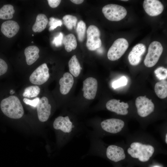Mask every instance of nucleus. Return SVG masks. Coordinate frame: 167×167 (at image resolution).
<instances>
[{
  "instance_id": "obj_17",
  "label": "nucleus",
  "mask_w": 167,
  "mask_h": 167,
  "mask_svg": "<svg viewBox=\"0 0 167 167\" xmlns=\"http://www.w3.org/2000/svg\"><path fill=\"white\" fill-rule=\"evenodd\" d=\"M19 29V26L17 22L13 20H7L2 24L1 29L5 36L10 38L17 33Z\"/></svg>"
},
{
  "instance_id": "obj_24",
  "label": "nucleus",
  "mask_w": 167,
  "mask_h": 167,
  "mask_svg": "<svg viewBox=\"0 0 167 167\" xmlns=\"http://www.w3.org/2000/svg\"><path fill=\"white\" fill-rule=\"evenodd\" d=\"M15 12L13 6L11 4L4 5L0 9V19H12Z\"/></svg>"
},
{
  "instance_id": "obj_34",
  "label": "nucleus",
  "mask_w": 167,
  "mask_h": 167,
  "mask_svg": "<svg viewBox=\"0 0 167 167\" xmlns=\"http://www.w3.org/2000/svg\"><path fill=\"white\" fill-rule=\"evenodd\" d=\"M47 1L50 7L55 8L59 6L61 1L60 0H48Z\"/></svg>"
},
{
  "instance_id": "obj_7",
  "label": "nucleus",
  "mask_w": 167,
  "mask_h": 167,
  "mask_svg": "<svg viewBox=\"0 0 167 167\" xmlns=\"http://www.w3.org/2000/svg\"><path fill=\"white\" fill-rule=\"evenodd\" d=\"M135 104L137 113L142 117H146L152 112L154 105L152 100L145 96H139L135 100Z\"/></svg>"
},
{
  "instance_id": "obj_35",
  "label": "nucleus",
  "mask_w": 167,
  "mask_h": 167,
  "mask_svg": "<svg viewBox=\"0 0 167 167\" xmlns=\"http://www.w3.org/2000/svg\"><path fill=\"white\" fill-rule=\"evenodd\" d=\"M71 1L73 3L77 4H79L82 3L84 1L83 0H71Z\"/></svg>"
},
{
  "instance_id": "obj_30",
  "label": "nucleus",
  "mask_w": 167,
  "mask_h": 167,
  "mask_svg": "<svg viewBox=\"0 0 167 167\" xmlns=\"http://www.w3.org/2000/svg\"><path fill=\"white\" fill-rule=\"evenodd\" d=\"M62 24L61 20L51 17L49 18V25L50 26L49 30L51 31L54 30L58 26H61Z\"/></svg>"
},
{
  "instance_id": "obj_23",
  "label": "nucleus",
  "mask_w": 167,
  "mask_h": 167,
  "mask_svg": "<svg viewBox=\"0 0 167 167\" xmlns=\"http://www.w3.org/2000/svg\"><path fill=\"white\" fill-rule=\"evenodd\" d=\"M155 92L158 97L164 99L167 96V82L161 80L156 83L155 86Z\"/></svg>"
},
{
  "instance_id": "obj_12",
  "label": "nucleus",
  "mask_w": 167,
  "mask_h": 167,
  "mask_svg": "<svg viewBox=\"0 0 167 167\" xmlns=\"http://www.w3.org/2000/svg\"><path fill=\"white\" fill-rule=\"evenodd\" d=\"M143 5L146 12L151 16L160 15L164 9L163 4L157 0H144Z\"/></svg>"
},
{
  "instance_id": "obj_14",
  "label": "nucleus",
  "mask_w": 167,
  "mask_h": 167,
  "mask_svg": "<svg viewBox=\"0 0 167 167\" xmlns=\"http://www.w3.org/2000/svg\"><path fill=\"white\" fill-rule=\"evenodd\" d=\"M146 50V47L143 44H138L135 45L128 55V59L130 64L133 66L138 65Z\"/></svg>"
},
{
  "instance_id": "obj_5",
  "label": "nucleus",
  "mask_w": 167,
  "mask_h": 167,
  "mask_svg": "<svg viewBox=\"0 0 167 167\" xmlns=\"http://www.w3.org/2000/svg\"><path fill=\"white\" fill-rule=\"evenodd\" d=\"M128 46V43L125 39L122 38L117 39L108 50V58L113 61L118 59L124 54Z\"/></svg>"
},
{
  "instance_id": "obj_21",
  "label": "nucleus",
  "mask_w": 167,
  "mask_h": 167,
  "mask_svg": "<svg viewBox=\"0 0 167 167\" xmlns=\"http://www.w3.org/2000/svg\"><path fill=\"white\" fill-rule=\"evenodd\" d=\"M63 42L65 50L67 52H70L75 49L77 46L76 37L75 35L70 33L65 36L63 38Z\"/></svg>"
},
{
  "instance_id": "obj_18",
  "label": "nucleus",
  "mask_w": 167,
  "mask_h": 167,
  "mask_svg": "<svg viewBox=\"0 0 167 167\" xmlns=\"http://www.w3.org/2000/svg\"><path fill=\"white\" fill-rule=\"evenodd\" d=\"M74 83L72 75L69 72L65 73L59 80L60 91L63 95L68 93L72 88Z\"/></svg>"
},
{
  "instance_id": "obj_31",
  "label": "nucleus",
  "mask_w": 167,
  "mask_h": 167,
  "mask_svg": "<svg viewBox=\"0 0 167 167\" xmlns=\"http://www.w3.org/2000/svg\"><path fill=\"white\" fill-rule=\"evenodd\" d=\"M39 97H36L32 100H30L27 98L23 99V101L26 104L30 105L33 107H36L40 100Z\"/></svg>"
},
{
  "instance_id": "obj_27",
  "label": "nucleus",
  "mask_w": 167,
  "mask_h": 167,
  "mask_svg": "<svg viewBox=\"0 0 167 167\" xmlns=\"http://www.w3.org/2000/svg\"><path fill=\"white\" fill-rule=\"evenodd\" d=\"M86 28V24L82 20L80 21L78 23L76 32L78 40L80 42H82L84 38Z\"/></svg>"
},
{
  "instance_id": "obj_11",
  "label": "nucleus",
  "mask_w": 167,
  "mask_h": 167,
  "mask_svg": "<svg viewBox=\"0 0 167 167\" xmlns=\"http://www.w3.org/2000/svg\"><path fill=\"white\" fill-rule=\"evenodd\" d=\"M101 124L102 128L104 131L115 134L122 130L124 126V122L121 119L110 118L103 121Z\"/></svg>"
},
{
  "instance_id": "obj_15",
  "label": "nucleus",
  "mask_w": 167,
  "mask_h": 167,
  "mask_svg": "<svg viewBox=\"0 0 167 167\" xmlns=\"http://www.w3.org/2000/svg\"><path fill=\"white\" fill-rule=\"evenodd\" d=\"M106 155L108 159L115 162L123 160L126 157L123 149L115 145H110L108 147Z\"/></svg>"
},
{
  "instance_id": "obj_33",
  "label": "nucleus",
  "mask_w": 167,
  "mask_h": 167,
  "mask_svg": "<svg viewBox=\"0 0 167 167\" xmlns=\"http://www.w3.org/2000/svg\"><path fill=\"white\" fill-rule=\"evenodd\" d=\"M7 69L8 66L7 63L5 61L0 58V76L5 73Z\"/></svg>"
},
{
  "instance_id": "obj_37",
  "label": "nucleus",
  "mask_w": 167,
  "mask_h": 167,
  "mask_svg": "<svg viewBox=\"0 0 167 167\" xmlns=\"http://www.w3.org/2000/svg\"><path fill=\"white\" fill-rule=\"evenodd\" d=\"M165 142L167 143V134H166L165 136Z\"/></svg>"
},
{
  "instance_id": "obj_28",
  "label": "nucleus",
  "mask_w": 167,
  "mask_h": 167,
  "mask_svg": "<svg viewBox=\"0 0 167 167\" xmlns=\"http://www.w3.org/2000/svg\"><path fill=\"white\" fill-rule=\"evenodd\" d=\"M156 76L160 80H164L167 77V69L161 66L157 68L154 71Z\"/></svg>"
},
{
  "instance_id": "obj_10",
  "label": "nucleus",
  "mask_w": 167,
  "mask_h": 167,
  "mask_svg": "<svg viewBox=\"0 0 167 167\" xmlns=\"http://www.w3.org/2000/svg\"><path fill=\"white\" fill-rule=\"evenodd\" d=\"M37 116L39 120L45 122L48 119L51 114V107L49 104L48 98L45 96L40 99L36 106Z\"/></svg>"
},
{
  "instance_id": "obj_6",
  "label": "nucleus",
  "mask_w": 167,
  "mask_h": 167,
  "mask_svg": "<svg viewBox=\"0 0 167 167\" xmlns=\"http://www.w3.org/2000/svg\"><path fill=\"white\" fill-rule=\"evenodd\" d=\"M87 36L86 45L89 50L93 51L101 47L102 43L100 37V32L96 26H89L87 31Z\"/></svg>"
},
{
  "instance_id": "obj_25",
  "label": "nucleus",
  "mask_w": 167,
  "mask_h": 167,
  "mask_svg": "<svg viewBox=\"0 0 167 167\" xmlns=\"http://www.w3.org/2000/svg\"><path fill=\"white\" fill-rule=\"evenodd\" d=\"M64 24L69 30L72 29L74 27L75 28L77 21L76 17L70 15H67L63 17Z\"/></svg>"
},
{
  "instance_id": "obj_16",
  "label": "nucleus",
  "mask_w": 167,
  "mask_h": 167,
  "mask_svg": "<svg viewBox=\"0 0 167 167\" xmlns=\"http://www.w3.org/2000/svg\"><path fill=\"white\" fill-rule=\"evenodd\" d=\"M53 127L56 130H60L65 133H69L73 126L68 116H60L56 118L53 123Z\"/></svg>"
},
{
  "instance_id": "obj_3",
  "label": "nucleus",
  "mask_w": 167,
  "mask_h": 167,
  "mask_svg": "<svg viewBox=\"0 0 167 167\" xmlns=\"http://www.w3.org/2000/svg\"><path fill=\"white\" fill-rule=\"evenodd\" d=\"M102 12L105 17L111 21H120L127 14V11L124 7L113 4L104 6L102 9Z\"/></svg>"
},
{
  "instance_id": "obj_38",
  "label": "nucleus",
  "mask_w": 167,
  "mask_h": 167,
  "mask_svg": "<svg viewBox=\"0 0 167 167\" xmlns=\"http://www.w3.org/2000/svg\"><path fill=\"white\" fill-rule=\"evenodd\" d=\"M122 1H127L128 0H122Z\"/></svg>"
},
{
  "instance_id": "obj_20",
  "label": "nucleus",
  "mask_w": 167,
  "mask_h": 167,
  "mask_svg": "<svg viewBox=\"0 0 167 167\" xmlns=\"http://www.w3.org/2000/svg\"><path fill=\"white\" fill-rule=\"evenodd\" d=\"M48 23V19L45 15L43 14H39L36 16L32 30L34 32H41L45 29Z\"/></svg>"
},
{
  "instance_id": "obj_40",
  "label": "nucleus",
  "mask_w": 167,
  "mask_h": 167,
  "mask_svg": "<svg viewBox=\"0 0 167 167\" xmlns=\"http://www.w3.org/2000/svg\"><path fill=\"white\" fill-rule=\"evenodd\" d=\"M32 43H33V42L32 41Z\"/></svg>"
},
{
  "instance_id": "obj_1",
  "label": "nucleus",
  "mask_w": 167,
  "mask_h": 167,
  "mask_svg": "<svg viewBox=\"0 0 167 167\" xmlns=\"http://www.w3.org/2000/svg\"><path fill=\"white\" fill-rule=\"evenodd\" d=\"M0 107L3 113L11 118H20L24 114L23 107L20 101L15 96H11L3 99L0 103Z\"/></svg>"
},
{
  "instance_id": "obj_22",
  "label": "nucleus",
  "mask_w": 167,
  "mask_h": 167,
  "mask_svg": "<svg viewBox=\"0 0 167 167\" xmlns=\"http://www.w3.org/2000/svg\"><path fill=\"white\" fill-rule=\"evenodd\" d=\"M68 66L71 74L75 77L79 75L81 68L76 55L73 56L69 60Z\"/></svg>"
},
{
  "instance_id": "obj_19",
  "label": "nucleus",
  "mask_w": 167,
  "mask_h": 167,
  "mask_svg": "<svg viewBox=\"0 0 167 167\" xmlns=\"http://www.w3.org/2000/svg\"><path fill=\"white\" fill-rule=\"evenodd\" d=\"M39 49L35 45L30 46L24 50V54L27 64L31 65L34 63L39 58Z\"/></svg>"
},
{
  "instance_id": "obj_26",
  "label": "nucleus",
  "mask_w": 167,
  "mask_h": 167,
  "mask_svg": "<svg viewBox=\"0 0 167 167\" xmlns=\"http://www.w3.org/2000/svg\"><path fill=\"white\" fill-rule=\"evenodd\" d=\"M40 92V88L36 85L31 86L25 88L23 94L24 97L32 98L37 96Z\"/></svg>"
},
{
  "instance_id": "obj_39",
  "label": "nucleus",
  "mask_w": 167,
  "mask_h": 167,
  "mask_svg": "<svg viewBox=\"0 0 167 167\" xmlns=\"http://www.w3.org/2000/svg\"><path fill=\"white\" fill-rule=\"evenodd\" d=\"M32 36H34V35H33V34H32Z\"/></svg>"
},
{
  "instance_id": "obj_8",
  "label": "nucleus",
  "mask_w": 167,
  "mask_h": 167,
  "mask_svg": "<svg viewBox=\"0 0 167 167\" xmlns=\"http://www.w3.org/2000/svg\"><path fill=\"white\" fill-rule=\"evenodd\" d=\"M49 75L46 63H44L38 67L30 75L29 79L32 84L40 85L49 79Z\"/></svg>"
},
{
  "instance_id": "obj_9",
  "label": "nucleus",
  "mask_w": 167,
  "mask_h": 167,
  "mask_svg": "<svg viewBox=\"0 0 167 167\" xmlns=\"http://www.w3.org/2000/svg\"><path fill=\"white\" fill-rule=\"evenodd\" d=\"M83 84L84 96L88 100L94 99L97 90V80L93 77H88L83 81Z\"/></svg>"
},
{
  "instance_id": "obj_32",
  "label": "nucleus",
  "mask_w": 167,
  "mask_h": 167,
  "mask_svg": "<svg viewBox=\"0 0 167 167\" xmlns=\"http://www.w3.org/2000/svg\"><path fill=\"white\" fill-rule=\"evenodd\" d=\"M63 40V34L62 32H60L58 35L54 37L53 41V43L56 47L60 46L62 45Z\"/></svg>"
},
{
  "instance_id": "obj_4",
  "label": "nucleus",
  "mask_w": 167,
  "mask_h": 167,
  "mask_svg": "<svg viewBox=\"0 0 167 167\" xmlns=\"http://www.w3.org/2000/svg\"><path fill=\"white\" fill-rule=\"evenodd\" d=\"M163 51L161 44L158 41L152 42L149 45L148 53L144 60L145 65L148 67L155 66L158 62Z\"/></svg>"
},
{
  "instance_id": "obj_29",
  "label": "nucleus",
  "mask_w": 167,
  "mask_h": 167,
  "mask_svg": "<svg viewBox=\"0 0 167 167\" xmlns=\"http://www.w3.org/2000/svg\"><path fill=\"white\" fill-rule=\"evenodd\" d=\"M127 79L124 76L121 77L118 79L114 81L112 84V86L114 89L123 86L127 84Z\"/></svg>"
},
{
  "instance_id": "obj_2",
  "label": "nucleus",
  "mask_w": 167,
  "mask_h": 167,
  "mask_svg": "<svg viewBox=\"0 0 167 167\" xmlns=\"http://www.w3.org/2000/svg\"><path fill=\"white\" fill-rule=\"evenodd\" d=\"M154 151V148L152 145L138 142L132 143L131 147L127 149L128 153L132 157L138 158L139 161L143 162L148 161Z\"/></svg>"
},
{
  "instance_id": "obj_36",
  "label": "nucleus",
  "mask_w": 167,
  "mask_h": 167,
  "mask_svg": "<svg viewBox=\"0 0 167 167\" xmlns=\"http://www.w3.org/2000/svg\"><path fill=\"white\" fill-rule=\"evenodd\" d=\"M15 91L14 90L11 89L10 90V93L11 94H13L15 93Z\"/></svg>"
},
{
  "instance_id": "obj_13",
  "label": "nucleus",
  "mask_w": 167,
  "mask_h": 167,
  "mask_svg": "<svg viewBox=\"0 0 167 167\" xmlns=\"http://www.w3.org/2000/svg\"><path fill=\"white\" fill-rule=\"evenodd\" d=\"M120 100L113 99L108 101L106 107L109 110L118 114L126 115L128 113L129 105L127 103L120 102Z\"/></svg>"
}]
</instances>
